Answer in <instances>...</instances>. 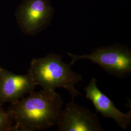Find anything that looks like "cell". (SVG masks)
Segmentation results:
<instances>
[{
	"label": "cell",
	"instance_id": "obj_1",
	"mask_svg": "<svg viewBox=\"0 0 131 131\" xmlns=\"http://www.w3.org/2000/svg\"><path fill=\"white\" fill-rule=\"evenodd\" d=\"M11 103L7 112L16 131H41L57 126L64 101L55 90L33 91Z\"/></svg>",
	"mask_w": 131,
	"mask_h": 131
},
{
	"label": "cell",
	"instance_id": "obj_3",
	"mask_svg": "<svg viewBox=\"0 0 131 131\" xmlns=\"http://www.w3.org/2000/svg\"><path fill=\"white\" fill-rule=\"evenodd\" d=\"M72 65L77 61L87 59L100 66L109 75L125 79L131 74V50L126 45L119 44L99 47L90 54L82 55L67 53Z\"/></svg>",
	"mask_w": 131,
	"mask_h": 131
},
{
	"label": "cell",
	"instance_id": "obj_7",
	"mask_svg": "<svg viewBox=\"0 0 131 131\" xmlns=\"http://www.w3.org/2000/svg\"><path fill=\"white\" fill-rule=\"evenodd\" d=\"M36 85L28 73L14 74L0 66V103H14L26 94L35 91Z\"/></svg>",
	"mask_w": 131,
	"mask_h": 131
},
{
	"label": "cell",
	"instance_id": "obj_5",
	"mask_svg": "<svg viewBox=\"0 0 131 131\" xmlns=\"http://www.w3.org/2000/svg\"><path fill=\"white\" fill-rule=\"evenodd\" d=\"M53 9L49 0H24L17 13L24 33L34 35L50 24Z\"/></svg>",
	"mask_w": 131,
	"mask_h": 131
},
{
	"label": "cell",
	"instance_id": "obj_2",
	"mask_svg": "<svg viewBox=\"0 0 131 131\" xmlns=\"http://www.w3.org/2000/svg\"><path fill=\"white\" fill-rule=\"evenodd\" d=\"M71 66L70 63L68 64L63 61L61 55L52 53L43 57L33 59L28 74L36 86L52 90L64 89L74 100L81 95L75 85L83 80V78L72 70Z\"/></svg>",
	"mask_w": 131,
	"mask_h": 131
},
{
	"label": "cell",
	"instance_id": "obj_4",
	"mask_svg": "<svg viewBox=\"0 0 131 131\" xmlns=\"http://www.w3.org/2000/svg\"><path fill=\"white\" fill-rule=\"evenodd\" d=\"M57 126V131L104 130L96 114L75 103L73 100L62 108Z\"/></svg>",
	"mask_w": 131,
	"mask_h": 131
},
{
	"label": "cell",
	"instance_id": "obj_8",
	"mask_svg": "<svg viewBox=\"0 0 131 131\" xmlns=\"http://www.w3.org/2000/svg\"><path fill=\"white\" fill-rule=\"evenodd\" d=\"M16 131L14 122L7 111L3 107L0 103V131Z\"/></svg>",
	"mask_w": 131,
	"mask_h": 131
},
{
	"label": "cell",
	"instance_id": "obj_6",
	"mask_svg": "<svg viewBox=\"0 0 131 131\" xmlns=\"http://www.w3.org/2000/svg\"><path fill=\"white\" fill-rule=\"evenodd\" d=\"M84 90L86 98L91 101L98 112L104 117L112 119L118 126L127 130L131 124V110L126 113L119 110L111 99L99 89L94 78L91 79Z\"/></svg>",
	"mask_w": 131,
	"mask_h": 131
}]
</instances>
